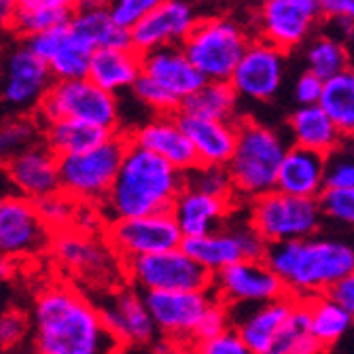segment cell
<instances>
[{"label":"cell","instance_id":"37","mask_svg":"<svg viewBox=\"0 0 354 354\" xmlns=\"http://www.w3.org/2000/svg\"><path fill=\"white\" fill-rule=\"evenodd\" d=\"M43 142V123L37 115H9L0 127L3 159L24 153Z\"/></svg>","mask_w":354,"mask_h":354},{"label":"cell","instance_id":"22","mask_svg":"<svg viewBox=\"0 0 354 354\" xmlns=\"http://www.w3.org/2000/svg\"><path fill=\"white\" fill-rule=\"evenodd\" d=\"M130 145H136L157 157L166 159L176 170L189 174L198 168V155L187 138L178 115H155L125 132Z\"/></svg>","mask_w":354,"mask_h":354},{"label":"cell","instance_id":"17","mask_svg":"<svg viewBox=\"0 0 354 354\" xmlns=\"http://www.w3.org/2000/svg\"><path fill=\"white\" fill-rule=\"evenodd\" d=\"M286 77V53L268 41L252 39L230 81L244 102L268 104L282 89Z\"/></svg>","mask_w":354,"mask_h":354},{"label":"cell","instance_id":"25","mask_svg":"<svg viewBox=\"0 0 354 354\" xmlns=\"http://www.w3.org/2000/svg\"><path fill=\"white\" fill-rule=\"evenodd\" d=\"M240 206L242 204H238L236 200L212 198L206 196V193L185 187L172 208V216L176 218V225L180 227L185 240H189L221 230Z\"/></svg>","mask_w":354,"mask_h":354},{"label":"cell","instance_id":"51","mask_svg":"<svg viewBox=\"0 0 354 354\" xmlns=\"http://www.w3.org/2000/svg\"><path fill=\"white\" fill-rule=\"evenodd\" d=\"M331 299H335L348 314L354 316V272H350L344 280H339L331 288Z\"/></svg>","mask_w":354,"mask_h":354},{"label":"cell","instance_id":"33","mask_svg":"<svg viewBox=\"0 0 354 354\" xmlns=\"http://www.w3.org/2000/svg\"><path fill=\"white\" fill-rule=\"evenodd\" d=\"M308 318H310V333L316 344L325 350H331L352 327L354 316L348 314L331 295H320L306 301Z\"/></svg>","mask_w":354,"mask_h":354},{"label":"cell","instance_id":"30","mask_svg":"<svg viewBox=\"0 0 354 354\" xmlns=\"http://www.w3.org/2000/svg\"><path fill=\"white\" fill-rule=\"evenodd\" d=\"M142 77V55L127 47V49H98L93 51L91 66L87 79L93 81L104 91L117 95L132 93L134 85Z\"/></svg>","mask_w":354,"mask_h":354},{"label":"cell","instance_id":"31","mask_svg":"<svg viewBox=\"0 0 354 354\" xmlns=\"http://www.w3.org/2000/svg\"><path fill=\"white\" fill-rule=\"evenodd\" d=\"M71 30L91 51L132 47L130 30L121 28L109 9H77L71 19Z\"/></svg>","mask_w":354,"mask_h":354},{"label":"cell","instance_id":"36","mask_svg":"<svg viewBox=\"0 0 354 354\" xmlns=\"http://www.w3.org/2000/svg\"><path fill=\"white\" fill-rule=\"evenodd\" d=\"M320 106L333 119L346 140L354 138V68L325 83Z\"/></svg>","mask_w":354,"mask_h":354},{"label":"cell","instance_id":"12","mask_svg":"<svg viewBox=\"0 0 354 354\" xmlns=\"http://www.w3.org/2000/svg\"><path fill=\"white\" fill-rule=\"evenodd\" d=\"M238 210L221 230L183 242V248L212 276L242 259H266L270 244L252 227L246 214L240 216Z\"/></svg>","mask_w":354,"mask_h":354},{"label":"cell","instance_id":"46","mask_svg":"<svg viewBox=\"0 0 354 354\" xmlns=\"http://www.w3.org/2000/svg\"><path fill=\"white\" fill-rule=\"evenodd\" d=\"M189 352L191 354H254L234 327L216 337L196 342L189 348Z\"/></svg>","mask_w":354,"mask_h":354},{"label":"cell","instance_id":"43","mask_svg":"<svg viewBox=\"0 0 354 354\" xmlns=\"http://www.w3.org/2000/svg\"><path fill=\"white\" fill-rule=\"evenodd\" d=\"M43 221L47 223V227L53 234H62L66 230L75 227V221H77V212L79 206L73 198H68L66 193H55V196H49L41 202H37Z\"/></svg>","mask_w":354,"mask_h":354},{"label":"cell","instance_id":"45","mask_svg":"<svg viewBox=\"0 0 354 354\" xmlns=\"http://www.w3.org/2000/svg\"><path fill=\"white\" fill-rule=\"evenodd\" d=\"M162 3L164 0H111L109 13L121 28L132 30Z\"/></svg>","mask_w":354,"mask_h":354},{"label":"cell","instance_id":"19","mask_svg":"<svg viewBox=\"0 0 354 354\" xmlns=\"http://www.w3.org/2000/svg\"><path fill=\"white\" fill-rule=\"evenodd\" d=\"M106 329L121 346H147L153 342L157 327L147 308L145 293L130 284L98 297Z\"/></svg>","mask_w":354,"mask_h":354},{"label":"cell","instance_id":"23","mask_svg":"<svg viewBox=\"0 0 354 354\" xmlns=\"http://www.w3.org/2000/svg\"><path fill=\"white\" fill-rule=\"evenodd\" d=\"M21 43L47 64L55 81L87 79L93 51L71 30V24Z\"/></svg>","mask_w":354,"mask_h":354},{"label":"cell","instance_id":"20","mask_svg":"<svg viewBox=\"0 0 354 354\" xmlns=\"http://www.w3.org/2000/svg\"><path fill=\"white\" fill-rule=\"evenodd\" d=\"M200 19L202 17L189 0H164L151 15L130 30L132 49L145 55L164 47H183Z\"/></svg>","mask_w":354,"mask_h":354},{"label":"cell","instance_id":"10","mask_svg":"<svg viewBox=\"0 0 354 354\" xmlns=\"http://www.w3.org/2000/svg\"><path fill=\"white\" fill-rule=\"evenodd\" d=\"M125 282L140 293H176V291H208L212 274H208L180 246L164 252L140 257L125 263Z\"/></svg>","mask_w":354,"mask_h":354},{"label":"cell","instance_id":"8","mask_svg":"<svg viewBox=\"0 0 354 354\" xmlns=\"http://www.w3.org/2000/svg\"><path fill=\"white\" fill-rule=\"evenodd\" d=\"M125 151L127 138L119 132L85 153L62 157V193H66L77 204L100 208L117 180Z\"/></svg>","mask_w":354,"mask_h":354},{"label":"cell","instance_id":"16","mask_svg":"<svg viewBox=\"0 0 354 354\" xmlns=\"http://www.w3.org/2000/svg\"><path fill=\"white\" fill-rule=\"evenodd\" d=\"M55 79L47 64L17 41L5 59L3 102L11 115H37Z\"/></svg>","mask_w":354,"mask_h":354},{"label":"cell","instance_id":"50","mask_svg":"<svg viewBox=\"0 0 354 354\" xmlns=\"http://www.w3.org/2000/svg\"><path fill=\"white\" fill-rule=\"evenodd\" d=\"M325 21H346L354 26V0H318Z\"/></svg>","mask_w":354,"mask_h":354},{"label":"cell","instance_id":"18","mask_svg":"<svg viewBox=\"0 0 354 354\" xmlns=\"http://www.w3.org/2000/svg\"><path fill=\"white\" fill-rule=\"evenodd\" d=\"M145 301L153 316L157 333L166 335L172 342H187L191 348L196 344L200 323L216 297L208 288V291L147 293Z\"/></svg>","mask_w":354,"mask_h":354},{"label":"cell","instance_id":"35","mask_svg":"<svg viewBox=\"0 0 354 354\" xmlns=\"http://www.w3.org/2000/svg\"><path fill=\"white\" fill-rule=\"evenodd\" d=\"M238 104L240 98L230 83L206 81L191 98L183 102L180 113L214 121H240L242 117H238Z\"/></svg>","mask_w":354,"mask_h":354},{"label":"cell","instance_id":"2","mask_svg":"<svg viewBox=\"0 0 354 354\" xmlns=\"http://www.w3.org/2000/svg\"><path fill=\"white\" fill-rule=\"evenodd\" d=\"M266 261L282 280L288 297L308 301L329 295L339 280L354 272V240L318 234L306 240L270 244Z\"/></svg>","mask_w":354,"mask_h":354},{"label":"cell","instance_id":"26","mask_svg":"<svg viewBox=\"0 0 354 354\" xmlns=\"http://www.w3.org/2000/svg\"><path fill=\"white\" fill-rule=\"evenodd\" d=\"M178 119L198 155V166H230L238 147V121H214L187 113H178Z\"/></svg>","mask_w":354,"mask_h":354},{"label":"cell","instance_id":"13","mask_svg":"<svg viewBox=\"0 0 354 354\" xmlns=\"http://www.w3.org/2000/svg\"><path fill=\"white\" fill-rule=\"evenodd\" d=\"M53 232L41 216L37 202L7 193L0 202V250L5 259L26 261L49 252Z\"/></svg>","mask_w":354,"mask_h":354},{"label":"cell","instance_id":"21","mask_svg":"<svg viewBox=\"0 0 354 354\" xmlns=\"http://www.w3.org/2000/svg\"><path fill=\"white\" fill-rule=\"evenodd\" d=\"M5 176L13 193L32 202L62 191L59 157L45 142L5 159Z\"/></svg>","mask_w":354,"mask_h":354},{"label":"cell","instance_id":"5","mask_svg":"<svg viewBox=\"0 0 354 354\" xmlns=\"http://www.w3.org/2000/svg\"><path fill=\"white\" fill-rule=\"evenodd\" d=\"M53 263L85 288L98 291L100 297L119 288L125 278V263L113 250L106 238L98 234H85L79 230H66L53 236L51 242Z\"/></svg>","mask_w":354,"mask_h":354},{"label":"cell","instance_id":"6","mask_svg":"<svg viewBox=\"0 0 354 354\" xmlns=\"http://www.w3.org/2000/svg\"><path fill=\"white\" fill-rule=\"evenodd\" d=\"M254 39L236 17H202L183 49L206 81L230 83L242 55Z\"/></svg>","mask_w":354,"mask_h":354},{"label":"cell","instance_id":"15","mask_svg":"<svg viewBox=\"0 0 354 354\" xmlns=\"http://www.w3.org/2000/svg\"><path fill=\"white\" fill-rule=\"evenodd\" d=\"M210 291L230 310L254 308L280 297L286 288L266 259H242L212 276Z\"/></svg>","mask_w":354,"mask_h":354},{"label":"cell","instance_id":"56","mask_svg":"<svg viewBox=\"0 0 354 354\" xmlns=\"http://www.w3.org/2000/svg\"><path fill=\"white\" fill-rule=\"evenodd\" d=\"M257 3V7H261V5H268V3H272V0H254Z\"/></svg>","mask_w":354,"mask_h":354},{"label":"cell","instance_id":"49","mask_svg":"<svg viewBox=\"0 0 354 354\" xmlns=\"http://www.w3.org/2000/svg\"><path fill=\"white\" fill-rule=\"evenodd\" d=\"M323 91H325V81L304 71L293 83V100L297 106H314V104H320Z\"/></svg>","mask_w":354,"mask_h":354},{"label":"cell","instance_id":"47","mask_svg":"<svg viewBox=\"0 0 354 354\" xmlns=\"http://www.w3.org/2000/svg\"><path fill=\"white\" fill-rule=\"evenodd\" d=\"M28 335H32L30 314H24L13 308L7 310L0 318V342H3V348H17Z\"/></svg>","mask_w":354,"mask_h":354},{"label":"cell","instance_id":"7","mask_svg":"<svg viewBox=\"0 0 354 354\" xmlns=\"http://www.w3.org/2000/svg\"><path fill=\"white\" fill-rule=\"evenodd\" d=\"M37 117L43 125L53 121H77L111 134L123 132L121 98L89 79L55 81L37 111Z\"/></svg>","mask_w":354,"mask_h":354},{"label":"cell","instance_id":"48","mask_svg":"<svg viewBox=\"0 0 354 354\" xmlns=\"http://www.w3.org/2000/svg\"><path fill=\"white\" fill-rule=\"evenodd\" d=\"M232 327H234V323H232V312H230V308L216 299V301L208 308L204 320L200 323L196 342L216 337V335H221V333H225V331H230Z\"/></svg>","mask_w":354,"mask_h":354},{"label":"cell","instance_id":"54","mask_svg":"<svg viewBox=\"0 0 354 354\" xmlns=\"http://www.w3.org/2000/svg\"><path fill=\"white\" fill-rule=\"evenodd\" d=\"M111 0H81L79 9H109Z\"/></svg>","mask_w":354,"mask_h":354},{"label":"cell","instance_id":"34","mask_svg":"<svg viewBox=\"0 0 354 354\" xmlns=\"http://www.w3.org/2000/svg\"><path fill=\"white\" fill-rule=\"evenodd\" d=\"M113 134L100 127H91L77 121H53L43 125V142L62 159L85 153L93 147L102 145Z\"/></svg>","mask_w":354,"mask_h":354},{"label":"cell","instance_id":"32","mask_svg":"<svg viewBox=\"0 0 354 354\" xmlns=\"http://www.w3.org/2000/svg\"><path fill=\"white\" fill-rule=\"evenodd\" d=\"M304 64L308 73L316 75L325 83L352 68L346 41L333 37L327 30H320L308 41V45L304 47Z\"/></svg>","mask_w":354,"mask_h":354},{"label":"cell","instance_id":"42","mask_svg":"<svg viewBox=\"0 0 354 354\" xmlns=\"http://www.w3.org/2000/svg\"><path fill=\"white\" fill-rule=\"evenodd\" d=\"M318 202L329 225L354 232V187H344V189L327 187Z\"/></svg>","mask_w":354,"mask_h":354},{"label":"cell","instance_id":"24","mask_svg":"<svg viewBox=\"0 0 354 354\" xmlns=\"http://www.w3.org/2000/svg\"><path fill=\"white\" fill-rule=\"evenodd\" d=\"M297 301L299 299L286 295L263 306L230 310L234 329L254 354H268L284 333L286 325L291 323Z\"/></svg>","mask_w":354,"mask_h":354},{"label":"cell","instance_id":"53","mask_svg":"<svg viewBox=\"0 0 354 354\" xmlns=\"http://www.w3.org/2000/svg\"><path fill=\"white\" fill-rule=\"evenodd\" d=\"M17 11V0H0V13H3V24L7 26Z\"/></svg>","mask_w":354,"mask_h":354},{"label":"cell","instance_id":"4","mask_svg":"<svg viewBox=\"0 0 354 354\" xmlns=\"http://www.w3.org/2000/svg\"><path fill=\"white\" fill-rule=\"evenodd\" d=\"M288 147L291 142L276 127L250 117L238 121V147L227 166L238 204L246 206L276 191L278 172Z\"/></svg>","mask_w":354,"mask_h":354},{"label":"cell","instance_id":"28","mask_svg":"<svg viewBox=\"0 0 354 354\" xmlns=\"http://www.w3.org/2000/svg\"><path fill=\"white\" fill-rule=\"evenodd\" d=\"M276 189L286 196L320 200L327 189V157L291 145L280 166Z\"/></svg>","mask_w":354,"mask_h":354},{"label":"cell","instance_id":"29","mask_svg":"<svg viewBox=\"0 0 354 354\" xmlns=\"http://www.w3.org/2000/svg\"><path fill=\"white\" fill-rule=\"evenodd\" d=\"M286 138L293 147L314 151L318 155H333L344 145V134L320 104L297 106L286 117Z\"/></svg>","mask_w":354,"mask_h":354},{"label":"cell","instance_id":"11","mask_svg":"<svg viewBox=\"0 0 354 354\" xmlns=\"http://www.w3.org/2000/svg\"><path fill=\"white\" fill-rule=\"evenodd\" d=\"M325 26L318 0H272L257 7L252 17L254 37L291 53L304 49Z\"/></svg>","mask_w":354,"mask_h":354},{"label":"cell","instance_id":"27","mask_svg":"<svg viewBox=\"0 0 354 354\" xmlns=\"http://www.w3.org/2000/svg\"><path fill=\"white\" fill-rule=\"evenodd\" d=\"M142 75L159 83L180 102L191 98L206 83L183 47H164L145 53Z\"/></svg>","mask_w":354,"mask_h":354},{"label":"cell","instance_id":"9","mask_svg":"<svg viewBox=\"0 0 354 354\" xmlns=\"http://www.w3.org/2000/svg\"><path fill=\"white\" fill-rule=\"evenodd\" d=\"M246 218L268 244L306 240L323 234L325 214L318 200L272 191L244 206Z\"/></svg>","mask_w":354,"mask_h":354},{"label":"cell","instance_id":"44","mask_svg":"<svg viewBox=\"0 0 354 354\" xmlns=\"http://www.w3.org/2000/svg\"><path fill=\"white\" fill-rule=\"evenodd\" d=\"M327 187H354V138L344 140V145L327 157Z\"/></svg>","mask_w":354,"mask_h":354},{"label":"cell","instance_id":"41","mask_svg":"<svg viewBox=\"0 0 354 354\" xmlns=\"http://www.w3.org/2000/svg\"><path fill=\"white\" fill-rule=\"evenodd\" d=\"M187 187L223 200H236L234 180L225 166H198L187 174ZM238 202V200H236Z\"/></svg>","mask_w":354,"mask_h":354},{"label":"cell","instance_id":"14","mask_svg":"<svg viewBox=\"0 0 354 354\" xmlns=\"http://www.w3.org/2000/svg\"><path fill=\"white\" fill-rule=\"evenodd\" d=\"M104 238L123 263L147 254L180 248L185 242L172 212L113 221L104 227Z\"/></svg>","mask_w":354,"mask_h":354},{"label":"cell","instance_id":"3","mask_svg":"<svg viewBox=\"0 0 354 354\" xmlns=\"http://www.w3.org/2000/svg\"><path fill=\"white\" fill-rule=\"evenodd\" d=\"M187 187V174L166 159L127 142L117 180L100 212L109 223L149 214L172 212Z\"/></svg>","mask_w":354,"mask_h":354},{"label":"cell","instance_id":"40","mask_svg":"<svg viewBox=\"0 0 354 354\" xmlns=\"http://www.w3.org/2000/svg\"><path fill=\"white\" fill-rule=\"evenodd\" d=\"M132 100L136 104H140L151 117L155 115H178L183 109V102L176 100L170 91H166L159 83H155L153 79H149L147 75H142L138 79V83L132 89Z\"/></svg>","mask_w":354,"mask_h":354},{"label":"cell","instance_id":"52","mask_svg":"<svg viewBox=\"0 0 354 354\" xmlns=\"http://www.w3.org/2000/svg\"><path fill=\"white\" fill-rule=\"evenodd\" d=\"M19 9H64L77 11L81 7V0H17Z\"/></svg>","mask_w":354,"mask_h":354},{"label":"cell","instance_id":"39","mask_svg":"<svg viewBox=\"0 0 354 354\" xmlns=\"http://www.w3.org/2000/svg\"><path fill=\"white\" fill-rule=\"evenodd\" d=\"M320 352H323V348L316 344V339L310 333L308 306L304 299H299L291 323L286 325L284 333L268 354H320Z\"/></svg>","mask_w":354,"mask_h":354},{"label":"cell","instance_id":"1","mask_svg":"<svg viewBox=\"0 0 354 354\" xmlns=\"http://www.w3.org/2000/svg\"><path fill=\"white\" fill-rule=\"evenodd\" d=\"M35 354H119L121 344L106 329L100 306L81 286L49 282L32 299Z\"/></svg>","mask_w":354,"mask_h":354},{"label":"cell","instance_id":"38","mask_svg":"<svg viewBox=\"0 0 354 354\" xmlns=\"http://www.w3.org/2000/svg\"><path fill=\"white\" fill-rule=\"evenodd\" d=\"M73 11H64V9H19L7 24V30L13 32L17 41H28L35 39L45 32L57 30L68 26L73 19Z\"/></svg>","mask_w":354,"mask_h":354},{"label":"cell","instance_id":"55","mask_svg":"<svg viewBox=\"0 0 354 354\" xmlns=\"http://www.w3.org/2000/svg\"><path fill=\"white\" fill-rule=\"evenodd\" d=\"M346 45H348V51H350V59H352V68H354V35L346 41Z\"/></svg>","mask_w":354,"mask_h":354}]
</instances>
